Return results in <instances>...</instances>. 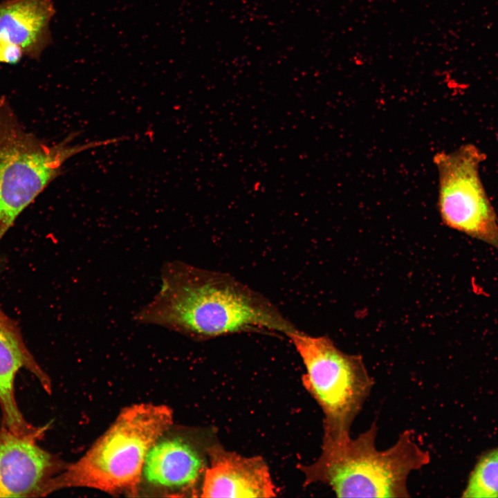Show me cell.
<instances>
[{"instance_id":"cell-12","label":"cell","mask_w":498,"mask_h":498,"mask_svg":"<svg viewBox=\"0 0 498 498\" xmlns=\"http://www.w3.org/2000/svg\"><path fill=\"white\" fill-rule=\"evenodd\" d=\"M24 53L20 47L0 37V62L16 64L20 61Z\"/></svg>"},{"instance_id":"cell-6","label":"cell","mask_w":498,"mask_h":498,"mask_svg":"<svg viewBox=\"0 0 498 498\" xmlns=\"http://www.w3.org/2000/svg\"><path fill=\"white\" fill-rule=\"evenodd\" d=\"M486 154L472 144L436 154L439 174V209L445 225L482 241L498 251V216L479 175Z\"/></svg>"},{"instance_id":"cell-10","label":"cell","mask_w":498,"mask_h":498,"mask_svg":"<svg viewBox=\"0 0 498 498\" xmlns=\"http://www.w3.org/2000/svg\"><path fill=\"white\" fill-rule=\"evenodd\" d=\"M52 0H9L0 3V37L38 57L50 44Z\"/></svg>"},{"instance_id":"cell-9","label":"cell","mask_w":498,"mask_h":498,"mask_svg":"<svg viewBox=\"0 0 498 498\" xmlns=\"http://www.w3.org/2000/svg\"><path fill=\"white\" fill-rule=\"evenodd\" d=\"M277 495L269 468L260 456H246L212 442L201 497L267 498Z\"/></svg>"},{"instance_id":"cell-1","label":"cell","mask_w":498,"mask_h":498,"mask_svg":"<svg viewBox=\"0 0 498 498\" xmlns=\"http://www.w3.org/2000/svg\"><path fill=\"white\" fill-rule=\"evenodd\" d=\"M160 275L159 291L135 315L140 324L198 340L251 331L287 337L297 330L270 300L227 273L176 260Z\"/></svg>"},{"instance_id":"cell-4","label":"cell","mask_w":498,"mask_h":498,"mask_svg":"<svg viewBox=\"0 0 498 498\" xmlns=\"http://www.w3.org/2000/svg\"><path fill=\"white\" fill-rule=\"evenodd\" d=\"M76 135L47 144L26 131L8 100L0 99V240L19 214L61 174L68 159L120 140L72 145Z\"/></svg>"},{"instance_id":"cell-8","label":"cell","mask_w":498,"mask_h":498,"mask_svg":"<svg viewBox=\"0 0 498 498\" xmlns=\"http://www.w3.org/2000/svg\"><path fill=\"white\" fill-rule=\"evenodd\" d=\"M37 441L0 429V497H38L54 492L55 480L67 465Z\"/></svg>"},{"instance_id":"cell-2","label":"cell","mask_w":498,"mask_h":498,"mask_svg":"<svg viewBox=\"0 0 498 498\" xmlns=\"http://www.w3.org/2000/svg\"><path fill=\"white\" fill-rule=\"evenodd\" d=\"M377 432L374 422L354 439H322L317 459L300 467L305 485L324 483L338 497H409L407 477L429 463V453L415 442L410 430L402 432L389 448L378 450Z\"/></svg>"},{"instance_id":"cell-5","label":"cell","mask_w":498,"mask_h":498,"mask_svg":"<svg viewBox=\"0 0 498 498\" xmlns=\"http://www.w3.org/2000/svg\"><path fill=\"white\" fill-rule=\"evenodd\" d=\"M287 337L304 365V387L323 412V439L350 436L374 384L362 357L342 351L326 335L312 336L297 329Z\"/></svg>"},{"instance_id":"cell-7","label":"cell","mask_w":498,"mask_h":498,"mask_svg":"<svg viewBox=\"0 0 498 498\" xmlns=\"http://www.w3.org/2000/svg\"><path fill=\"white\" fill-rule=\"evenodd\" d=\"M171 427L146 454L138 495L142 490L166 497H200L212 441L198 432Z\"/></svg>"},{"instance_id":"cell-11","label":"cell","mask_w":498,"mask_h":498,"mask_svg":"<svg viewBox=\"0 0 498 498\" xmlns=\"http://www.w3.org/2000/svg\"><path fill=\"white\" fill-rule=\"evenodd\" d=\"M462 497H498V447L486 451L478 459Z\"/></svg>"},{"instance_id":"cell-3","label":"cell","mask_w":498,"mask_h":498,"mask_svg":"<svg viewBox=\"0 0 498 498\" xmlns=\"http://www.w3.org/2000/svg\"><path fill=\"white\" fill-rule=\"evenodd\" d=\"M172 422V409L164 405L123 409L88 451L57 477L54 490L82 487L138 496L146 454Z\"/></svg>"}]
</instances>
